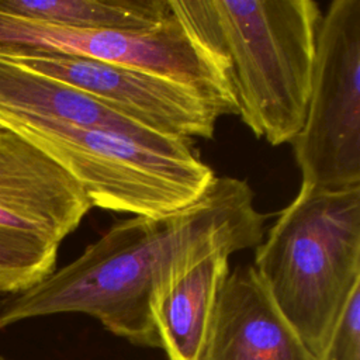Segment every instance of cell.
<instances>
[{
  "label": "cell",
  "instance_id": "6da1fadb",
  "mask_svg": "<svg viewBox=\"0 0 360 360\" xmlns=\"http://www.w3.org/2000/svg\"><path fill=\"white\" fill-rule=\"evenodd\" d=\"M264 222L248 181L215 176L193 204L160 217L121 219L73 262L10 295L0 305V329L77 312L132 345L159 347L153 307L160 294L212 253L256 248Z\"/></svg>",
  "mask_w": 360,
  "mask_h": 360
},
{
  "label": "cell",
  "instance_id": "7a4b0ae2",
  "mask_svg": "<svg viewBox=\"0 0 360 360\" xmlns=\"http://www.w3.org/2000/svg\"><path fill=\"white\" fill-rule=\"evenodd\" d=\"M229 86L236 115L273 146L300 132L322 18L314 0H169Z\"/></svg>",
  "mask_w": 360,
  "mask_h": 360
},
{
  "label": "cell",
  "instance_id": "3957f363",
  "mask_svg": "<svg viewBox=\"0 0 360 360\" xmlns=\"http://www.w3.org/2000/svg\"><path fill=\"white\" fill-rule=\"evenodd\" d=\"M252 266L316 357L360 285V184L329 190L301 183L255 248Z\"/></svg>",
  "mask_w": 360,
  "mask_h": 360
},
{
  "label": "cell",
  "instance_id": "277c9868",
  "mask_svg": "<svg viewBox=\"0 0 360 360\" xmlns=\"http://www.w3.org/2000/svg\"><path fill=\"white\" fill-rule=\"evenodd\" d=\"M0 124L56 160L83 187L91 207L160 217L197 201L215 179L195 150L170 153L45 117L0 112Z\"/></svg>",
  "mask_w": 360,
  "mask_h": 360
},
{
  "label": "cell",
  "instance_id": "5b68a950",
  "mask_svg": "<svg viewBox=\"0 0 360 360\" xmlns=\"http://www.w3.org/2000/svg\"><path fill=\"white\" fill-rule=\"evenodd\" d=\"M291 145L301 183L360 184V0H333L322 14L307 114Z\"/></svg>",
  "mask_w": 360,
  "mask_h": 360
},
{
  "label": "cell",
  "instance_id": "8992f818",
  "mask_svg": "<svg viewBox=\"0 0 360 360\" xmlns=\"http://www.w3.org/2000/svg\"><path fill=\"white\" fill-rule=\"evenodd\" d=\"M70 55L152 72L186 83L236 114L226 79L214 56L172 15L143 31L80 30L0 14V58Z\"/></svg>",
  "mask_w": 360,
  "mask_h": 360
},
{
  "label": "cell",
  "instance_id": "52a82bcc",
  "mask_svg": "<svg viewBox=\"0 0 360 360\" xmlns=\"http://www.w3.org/2000/svg\"><path fill=\"white\" fill-rule=\"evenodd\" d=\"M7 60L73 86L167 138L211 139L225 115L200 90L142 69L70 55Z\"/></svg>",
  "mask_w": 360,
  "mask_h": 360
},
{
  "label": "cell",
  "instance_id": "ba28073f",
  "mask_svg": "<svg viewBox=\"0 0 360 360\" xmlns=\"http://www.w3.org/2000/svg\"><path fill=\"white\" fill-rule=\"evenodd\" d=\"M90 208L83 187L56 160L0 124V229L59 246Z\"/></svg>",
  "mask_w": 360,
  "mask_h": 360
},
{
  "label": "cell",
  "instance_id": "9c48e42d",
  "mask_svg": "<svg viewBox=\"0 0 360 360\" xmlns=\"http://www.w3.org/2000/svg\"><path fill=\"white\" fill-rule=\"evenodd\" d=\"M200 360H315L252 264L229 270Z\"/></svg>",
  "mask_w": 360,
  "mask_h": 360
},
{
  "label": "cell",
  "instance_id": "30bf717a",
  "mask_svg": "<svg viewBox=\"0 0 360 360\" xmlns=\"http://www.w3.org/2000/svg\"><path fill=\"white\" fill-rule=\"evenodd\" d=\"M0 112L45 117L104 129L170 153L194 150L191 141L163 136L73 86L3 58H0Z\"/></svg>",
  "mask_w": 360,
  "mask_h": 360
},
{
  "label": "cell",
  "instance_id": "8fae6325",
  "mask_svg": "<svg viewBox=\"0 0 360 360\" xmlns=\"http://www.w3.org/2000/svg\"><path fill=\"white\" fill-rule=\"evenodd\" d=\"M229 255L217 252L170 284L156 300L153 323L169 360H200Z\"/></svg>",
  "mask_w": 360,
  "mask_h": 360
},
{
  "label": "cell",
  "instance_id": "7c38bea8",
  "mask_svg": "<svg viewBox=\"0 0 360 360\" xmlns=\"http://www.w3.org/2000/svg\"><path fill=\"white\" fill-rule=\"evenodd\" d=\"M0 14L44 24L143 32L172 15L169 0H0Z\"/></svg>",
  "mask_w": 360,
  "mask_h": 360
},
{
  "label": "cell",
  "instance_id": "4fadbf2b",
  "mask_svg": "<svg viewBox=\"0 0 360 360\" xmlns=\"http://www.w3.org/2000/svg\"><path fill=\"white\" fill-rule=\"evenodd\" d=\"M58 245L0 229V292L14 295L55 270Z\"/></svg>",
  "mask_w": 360,
  "mask_h": 360
},
{
  "label": "cell",
  "instance_id": "5bb4252c",
  "mask_svg": "<svg viewBox=\"0 0 360 360\" xmlns=\"http://www.w3.org/2000/svg\"><path fill=\"white\" fill-rule=\"evenodd\" d=\"M315 360H360V285L350 294L328 342Z\"/></svg>",
  "mask_w": 360,
  "mask_h": 360
},
{
  "label": "cell",
  "instance_id": "9a60e30c",
  "mask_svg": "<svg viewBox=\"0 0 360 360\" xmlns=\"http://www.w3.org/2000/svg\"><path fill=\"white\" fill-rule=\"evenodd\" d=\"M0 360H3V359H0Z\"/></svg>",
  "mask_w": 360,
  "mask_h": 360
}]
</instances>
